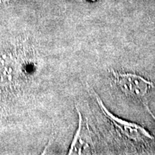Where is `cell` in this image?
I'll return each mask as SVG.
<instances>
[{"mask_svg":"<svg viewBox=\"0 0 155 155\" xmlns=\"http://www.w3.org/2000/svg\"><path fill=\"white\" fill-rule=\"evenodd\" d=\"M96 98L98 106L101 109L102 113L109 119V121L115 127L116 131L120 136L127 139V140L131 141L137 144H145L147 142V140H152L154 139V137L144 127L135 123L125 121L114 115L104 106L100 97L96 94Z\"/></svg>","mask_w":155,"mask_h":155,"instance_id":"obj_1","label":"cell"},{"mask_svg":"<svg viewBox=\"0 0 155 155\" xmlns=\"http://www.w3.org/2000/svg\"><path fill=\"white\" fill-rule=\"evenodd\" d=\"M114 80L119 88L129 98L136 99L147 106L146 96L153 83L135 73H121L114 71Z\"/></svg>","mask_w":155,"mask_h":155,"instance_id":"obj_2","label":"cell"},{"mask_svg":"<svg viewBox=\"0 0 155 155\" xmlns=\"http://www.w3.org/2000/svg\"><path fill=\"white\" fill-rule=\"evenodd\" d=\"M79 115L78 129L75 133L72 144L70 148L69 154H91L94 151V143L92 139L88 125L84 124L82 116L78 111Z\"/></svg>","mask_w":155,"mask_h":155,"instance_id":"obj_3","label":"cell"},{"mask_svg":"<svg viewBox=\"0 0 155 155\" xmlns=\"http://www.w3.org/2000/svg\"><path fill=\"white\" fill-rule=\"evenodd\" d=\"M13 1H15V0H0V7L11 3Z\"/></svg>","mask_w":155,"mask_h":155,"instance_id":"obj_4","label":"cell"},{"mask_svg":"<svg viewBox=\"0 0 155 155\" xmlns=\"http://www.w3.org/2000/svg\"><path fill=\"white\" fill-rule=\"evenodd\" d=\"M89 1H92V2H94V1H96V0H89Z\"/></svg>","mask_w":155,"mask_h":155,"instance_id":"obj_5","label":"cell"},{"mask_svg":"<svg viewBox=\"0 0 155 155\" xmlns=\"http://www.w3.org/2000/svg\"><path fill=\"white\" fill-rule=\"evenodd\" d=\"M78 1H83V0H78Z\"/></svg>","mask_w":155,"mask_h":155,"instance_id":"obj_6","label":"cell"}]
</instances>
